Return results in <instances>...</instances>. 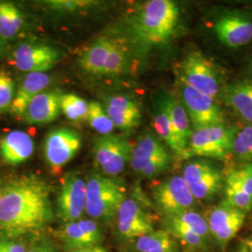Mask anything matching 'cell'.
Segmentation results:
<instances>
[{
  "mask_svg": "<svg viewBox=\"0 0 252 252\" xmlns=\"http://www.w3.org/2000/svg\"><path fill=\"white\" fill-rule=\"evenodd\" d=\"M51 189L35 174L22 175L0 188V233L18 238L36 233L53 221Z\"/></svg>",
  "mask_w": 252,
  "mask_h": 252,
  "instance_id": "obj_1",
  "label": "cell"
},
{
  "mask_svg": "<svg viewBox=\"0 0 252 252\" xmlns=\"http://www.w3.org/2000/svg\"><path fill=\"white\" fill-rule=\"evenodd\" d=\"M180 21V9L171 0H150L135 12L132 29L145 45H161L170 40Z\"/></svg>",
  "mask_w": 252,
  "mask_h": 252,
  "instance_id": "obj_2",
  "label": "cell"
},
{
  "mask_svg": "<svg viewBox=\"0 0 252 252\" xmlns=\"http://www.w3.org/2000/svg\"><path fill=\"white\" fill-rule=\"evenodd\" d=\"M126 198L125 186L114 178L93 173L86 181L85 212L94 220H108L116 216Z\"/></svg>",
  "mask_w": 252,
  "mask_h": 252,
  "instance_id": "obj_3",
  "label": "cell"
},
{
  "mask_svg": "<svg viewBox=\"0 0 252 252\" xmlns=\"http://www.w3.org/2000/svg\"><path fill=\"white\" fill-rule=\"evenodd\" d=\"M181 83L217 99L223 94L225 87L221 74L207 57L193 51L183 59L179 68Z\"/></svg>",
  "mask_w": 252,
  "mask_h": 252,
  "instance_id": "obj_4",
  "label": "cell"
},
{
  "mask_svg": "<svg viewBox=\"0 0 252 252\" xmlns=\"http://www.w3.org/2000/svg\"><path fill=\"white\" fill-rule=\"evenodd\" d=\"M236 132L235 127L225 125L193 130L188 141L189 157L195 155L219 160L225 159L231 152Z\"/></svg>",
  "mask_w": 252,
  "mask_h": 252,
  "instance_id": "obj_5",
  "label": "cell"
},
{
  "mask_svg": "<svg viewBox=\"0 0 252 252\" xmlns=\"http://www.w3.org/2000/svg\"><path fill=\"white\" fill-rule=\"evenodd\" d=\"M132 149L123 135H100L94 144V161L106 176L114 178L126 169L131 160Z\"/></svg>",
  "mask_w": 252,
  "mask_h": 252,
  "instance_id": "obj_6",
  "label": "cell"
},
{
  "mask_svg": "<svg viewBox=\"0 0 252 252\" xmlns=\"http://www.w3.org/2000/svg\"><path fill=\"white\" fill-rule=\"evenodd\" d=\"M181 103L193 129L223 126L224 114L216 99L180 82Z\"/></svg>",
  "mask_w": 252,
  "mask_h": 252,
  "instance_id": "obj_7",
  "label": "cell"
},
{
  "mask_svg": "<svg viewBox=\"0 0 252 252\" xmlns=\"http://www.w3.org/2000/svg\"><path fill=\"white\" fill-rule=\"evenodd\" d=\"M153 199L165 217L193 209L196 204L182 176H174L160 182L153 189Z\"/></svg>",
  "mask_w": 252,
  "mask_h": 252,
  "instance_id": "obj_8",
  "label": "cell"
},
{
  "mask_svg": "<svg viewBox=\"0 0 252 252\" xmlns=\"http://www.w3.org/2000/svg\"><path fill=\"white\" fill-rule=\"evenodd\" d=\"M204 217L210 237L222 250L241 230L246 220V212L222 202L210 208Z\"/></svg>",
  "mask_w": 252,
  "mask_h": 252,
  "instance_id": "obj_9",
  "label": "cell"
},
{
  "mask_svg": "<svg viewBox=\"0 0 252 252\" xmlns=\"http://www.w3.org/2000/svg\"><path fill=\"white\" fill-rule=\"evenodd\" d=\"M119 236L123 240H133L154 231L152 215L141 204L132 197H126L116 213Z\"/></svg>",
  "mask_w": 252,
  "mask_h": 252,
  "instance_id": "obj_10",
  "label": "cell"
},
{
  "mask_svg": "<svg viewBox=\"0 0 252 252\" xmlns=\"http://www.w3.org/2000/svg\"><path fill=\"white\" fill-rule=\"evenodd\" d=\"M183 180L195 200H208L221 189L222 178L220 170L206 161H192L183 169Z\"/></svg>",
  "mask_w": 252,
  "mask_h": 252,
  "instance_id": "obj_11",
  "label": "cell"
},
{
  "mask_svg": "<svg viewBox=\"0 0 252 252\" xmlns=\"http://www.w3.org/2000/svg\"><path fill=\"white\" fill-rule=\"evenodd\" d=\"M81 146V136L74 130L68 128L54 129L46 136V162L53 171H60L76 156Z\"/></svg>",
  "mask_w": 252,
  "mask_h": 252,
  "instance_id": "obj_12",
  "label": "cell"
},
{
  "mask_svg": "<svg viewBox=\"0 0 252 252\" xmlns=\"http://www.w3.org/2000/svg\"><path fill=\"white\" fill-rule=\"evenodd\" d=\"M86 181L77 174H68L57 198V217L64 223L81 220L85 212Z\"/></svg>",
  "mask_w": 252,
  "mask_h": 252,
  "instance_id": "obj_13",
  "label": "cell"
},
{
  "mask_svg": "<svg viewBox=\"0 0 252 252\" xmlns=\"http://www.w3.org/2000/svg\"><path fill=\"white\" fill-rule=\"evenodd\" d=\"M63 54L44 43H24L14 51L13 65L24 72H45L58 63Z\"/></svg>",
  "mask_w": 252,
  "mask_h": 252,
  "instance_id": "obj_14",
  "label": "cell"
},
{
  "mask_svg": "<svg viewBox=\"0 0 252 252\" xmlns=\"http://www.w3.org/2000/svg\"><path fill=\"white\" fill-rule=\"evenodd\" d=\"M214 31L218 39L229 48H238L252 40V21L240 13H227L217 20Z\"/></svg>",
  "mask_w": 252,
  "mask_h": 252,
  "instance_id": "obj_15",
  "label": "cell"
},
{
  "mask_svg": "<svg viewBox=\"0 0 252 252\" xmlns=\"http://www.w3.org/2000/svg\"><path fill=\"white\" fill-rule=\"evenodd\" d=\"M62 94L56 90L42 91L28 103L22 118L29 125H46L58 118Z\"/></svg>",
  "mask_w": 252,
  "mask_h": 252,
  "instance_id": "obj_16",
  "label": "cell"
},
{
  "mask_svg": "<svg viewBox=\"0 0 252 252\" xmlns=\"http://www.w3.org/2000/svg\"><path fill=\"white\" fill-rule=\"evenodd\" d=\"M113 126L122 130H131L139 126L141 111L135 101L126 95L111 96L105 108Z\"/></svg>",
  "mask_w": 252,
  "mask_h": 252,
  "instance_id": "obj_17",
  "label": "cell"
},
{
  "mask_svg": "<svg viewBox=\"0 0 252 252\" xmlns=\"http://www.w3.org/2000/svg\"><path fill=\"white\" fill-rule=\"evenodd\" d=\"M34 142L27 133L14 130L0 139V156L10 165L26 162L34 153Z\"/></svg>",
  "mask_w": 252,
  "mask_h": 252,
  "instance_id": "obj_18",
  "label": "cell"
},
{
  "mask_svg": "<svg viewBox=\"0 0 252 252\" xmlns=\"http://www.w3.org/2000/svg\"><path fill=\"white\" fill-rule=\"evenodd\" d=\"M153 125L159 137L171 148L180 158H189L188 153L182 148L172 126L171 119L166 104V94H162L156 100L153 109Z\"/></svg>",
  "mask_w": 252,
  "mask_h": 252,
  "instance_id": "obj_19",
  "label": "cell"
},
{
  "mask_svg": "<svg viewBox=\"0 0 252 252\" xmlns=\"http://www.w3.org/2000/svg\"><path fill=\"white\" fill-rule=\"evenodd\" d=\"M51 82L52 78L45 72L28 73L17 93H15L9 112L15 116L22 117L28 103L37 94L45 90Z\"/></svg>",
  "mask_w": 252,
  "mask_h": 252,
  "instance_id": "obj_20",
  "label": "cell"
},
{
  "mask_svg": "<svg viewBox=\"0 0 252 252\" xmlns=\"http://www.w3.org/2000/svg\"><path fill=\"white\" fill-rule=\"evenodd\" d=\"M112 45V39L102 36L81 53L79 64L81 69L92 75H103Z\"/></svg>",
  "mask_w": 252,
  "mask_h": 252,
  "instance_id": "obj_21",
  "label": "cell"
},
{
  "mask_svg": "<svg viewBox=\"0 0 252 252\" xmlns=\"http://www.w3.org/2000/svg\"><path fill=\"white\" fill-rule=\"evenodd\" d=\"M223 98L234 111L252 125V82L238 81L226 86Z\"/></svg>",
  "mask_w": 252,
  "mask_h": 252,
  "instance_id": "obj_22",
  "label": "cell"
},
{
  "mask_svg": "<svg viewBox=\"0 0 252 252\" xmlns=\"http://www.w3.org/2000/svg\"><path fill=\"white\" fill-rule=\"evenodd\" d=\"M169 155V153L162 145L160 139L154 135L147 134L140 138L135 148L132 149L131 166L132 169L138 174L146 164L162 156Z\"/></svg>",
  "mask_w": 252,
  "mask_h": 252,
  "instance_id": "obj_23",
  "label": "cell"
},
{
  "mask_svg": "<svg viewBox=\"0 0 252 252\" xmlns=\"http://www.w3.org/2000/svg\"><path fill=\"white\" fill-rule=\"evenodd\" d=\"M135 240L137 252H180L178 241L166 230H154Z\"/></svg>",
  "mask_w": 252,
  "mask_h": 252,
  "instance_id": "obj_24",
  "label": "cell"
},
{
  "mask_svg": "<svg viewBox=\"0 0 252 252\" xmlns=\"http://www.w3.org/2000/svg\"><path fill=\"white\" fill-rule=\"evenodd\" d=\"M166 104L175 133L178 136L182 148L189 154L188 141L192 131L190 129V123L187 112L180 101L167 94Z\"/></svg>",
  "mask_w": 252,
  "mask_h": 252,
  "instance_id": "obj_25",
  "label": "cell"
},
{
  "mask_svg": "<svg viewBox=\"0 0 252 252\" xmlns=\"http://www.w3.org/2000/svg\"><path fill=\"white\" fill-rule=\"evenodd\" d=\"M164 225L166 231L169 232L176 240H179L187 249L199 252H207L208 241L195 234L188 227L182 225L170 217H165Z\"/></svg>",
  "mask_w": 252,
  "mask_h": 252,
  "instance_id": "obj_26",
  "label": "cell"
},
{
  "mask_svg": "<svg viewBox=\"0 0 252 252\" xmlns=\"http://www.w3.org/2000/svg\"><path fill=\"white\" fill-rule=\"evenodd\" d=\"M57 236L63 244V248L68 252L96 246L88 236V234L83 231L78 220L64 223L58 230Z\"/></svg>",
  "mask_w": 252,
  "mask_h": 252,
  "instance_id": "obj_27",
  "label": "cell"
},
{
  "mask_svg": "<svg viewBox=\"0 0 252 252\" xmlns=\"http://www.w3.org/2000/svg\"><path fill=\"white\" fill-rule=\"evenodd\" d=\"M24 20L18 8L7 1H0V36L11 39L18 34Z\"/></svg>",
  "mask_w": 252,
  "mask_h": 252,
  "instance_id": "obj_28",
  "label": "cell"
},
{
  "mask_svg": "<svg viewBox=\"0 0 252 252\" xmlns=\"http://www.w3.org/2000/svg\"><path fill=\"white\" fill-rule=\"evenodd\" d=\"M231 207L242 210L244 212L252 207V196L241 187L234 179L231 172L227 175L225 181V200L223 201Z\"/></svg>",
  "mask_w": 252,
  "mask_h": 252,
  "instance_id": "obj_29",
  "label": "cell"
},
{
  "mask_svg": "<svg viewBox=\"0 0 252 252\" xmlns=\"http://www.w3.org/2000/svg\"><path fill=\"white\" fill-rule=\"evenodd\" d=\"M60 108L63 115L70 121L87 120L89 104L76 94H62L60 100Z\"/></svg>",
  "mask_w": 252,
  "mask_h": 252,
  "instance_id": "obj_30",
  "label": "cell"
},
{
  "mask_svg": "<svg viewBox=\"0 0 252 252\" xmlns=\"http://www.w3.org/2000/svg\"><path fill=\"white\" fill-rule=\"evenodd\" d=\"M127 63V49L122 41L113 40L103 76L114 77L124 72Z\"/></svg>",
  "mask_w": 252,
  "mask_h": 252,
  "instance_id": "obj_31",
  "label": "cell"
},
{
  "mask_svg": "<svg viewBox=\"0 0 252 252\" xmlns=\"http://www.w3.org/2000/svg\"><path fill=\"white\" fill-rule=\"evenodd\" d=\"M168 217L174 219L182 225L188 227L191 231H193L195 234H198L207 241L209 240L210 234H209L208 225L205 217L201 215L198 212L194 211L193 209L186 210L177 215Z\"/></svg>",
  "mask_w": 252,
  "mask_h": 252,
  "instance_id": "obj_32",
  "label": "cell"
},
{
  "mask_svg": "<svg viewBox=\"0 0 252 252\" xmlns=\"http://www.w3.org/2000/svg\"><path fill=\"white\" fill-rule=\"evenodd\" d=\"M87 120L93 129L100 135H110L114 126L108 116L105 108L98 102L93 101L89 104Z\"/></svg>",
  "mask_w": 252,
  "mask_h": 252,
  "instance_id": "obj_33",
  "label": "cell"
},
{
  "mask_svg": "<svg viewBox=\"0 0 252 252\" xmlns=\"http://www.w3.org/2000/svg\"><path fill=\"white\" fill-rule=\"evenodd\" d=\"M231 152L243 161L252 160V125L236 132L233 139Z\"/></svg>",
  "mask_w": 252,
  "mask_h": 252,
  "instance_id": "obj_34",
  "label": "cell"
},
{
  "mask_svg": "<svg viewBox=\"0 0 252 252\" xmlns=\"http://www.w3.org/2000/svg\"><path fill=\"white\" fill-rule=\"evenodd\" d=\"M15 96V84L6 70L0 69V112L9 110Z\"/></svg>",
  "mask_w": 252,
  "mask_h": 252,
  "instance_id": "obj_35",
  "label": "cell"
},
{
  "mask_svg": "<svg viewBox=\"0 0 252 252\" xmlns=\"http://www.w3.org/2000/svg\"><path fill=\"white\" fill-rule=\"evenodd\" d=\"M170 162H171L170 154L157 158L152 162H149L148 164H146L143 169L138 173V175L148 179L158 176L169 168Z\"/></svg>",
  "mask_w": 252,
  "mask_h": 252,
  "instance_id": "obj_36",
  "label": "cell"
},
{
  "mask_svg": "<svg viewBox=\"0 0 252 252\" xmlns=\"http://www.w3.org/2000/svg\"><path fill=\"white\" fill-rule=\"evenodd\" d=\"M79 224L83 231L88 234V236L93 240V242L96 246L100 245V243L104 239V234L101 230L99 224L93 219H81L78 220Z\"/></svg>",
  "mask_w": 252,
  "mask_h": 252,
  "instance_id": "obj_37",
  "label": "cell"
},
{
  "mask_svg": "<svg viewBox=\"0 0 252 252\" xmlns=\"http://www.w3.org/2000/svg\"><path fill=\"white\" fill-rule=\"evenodd\" d=\"M231 174L245 191L252 196V162L240 169L231 171Z\"/></svg>",
  "mask_w": 252,
  "mask_h": 252,
  "instance_id": "obj_38",
  "label": "cell"
},
{
  "mask_svg": "<svg viewBox=\"0 0 252 252\" xmlns=\"http://www.w3.org/2000/svg\"><path fill=\"white\" fill-rule=\"evenodd\" d=\"M94 4L93 1H49L48 5L58 11H74Z\"/></svg>",
  "mask_w": 252,
  "mask_h": 252,
  "instance_id": "obj_39",
  "label": "cell"
},
{
  "mask_svg": "<svg viewBox=\"0 0 252 252\" xmlns=\"http://www.w3.org/2000/svg\"><path fill=\"white\" fill-rule=\"evenodd\" d=\"M0 248L3 252H27L26 245L19 241L17 238L0 237Z\"/></svg>",
  "mask_w": 252,
  "mask_h": 252,
  "instance_id": "obj_40",
  "label": "cell"
},
{
  "mask_svg": "<svg viewBox=\"0 0 252 252\" xmlns=\"http://www.w3.org/2000/svg\"><path fill=\"white\" fill-rule=\"evenodd\" d=\"M27 252H58L54 244L49 241H39L28 249Z\"/></svg>",
  "mask_w": 252,
  "mask_h": 252,
  "instance_id": "obj_41",
  "label": "cell"
},
{
  "mask_svg": "<svg viewBox=\"0 0 252 252\" xmlns=\"http://www.w3.org/2000/svg\"><path fill=\"white\" fill-rule=\"evenodd\" d=\"M108 252V251L104 247L99 245V246H94V247H91V248H86V249L72 251V252Z\"/></svg>",
  "mask_w": 252,
  "mask_h": 252,
  "instance_id": "obj_42",
  "label": "cell"
},
{
  "mask_svg": "<svg viewBox=\"0 0 252 252\" xmlns=\"http://www.w3.org/2000/svg\"><path fill=\"white\" fill-rule=\"evenodd\" d=\"M234 252H249V251H248V248L246 247V245L242 243Z\"/></svg>",
  "mask_w": 252,
  "mask_h": 252,
  "instance_id": "obj_43",
  "label": "cell"
},
{
  "mask_svg": "<svg viewBox=\"0 0 252 252\" xmlns=\"http://www.w3.org/2000/svg\"><path fill=\"white\" fill-rule=\"evenodd\" d=\"M244 244L247 246V248H252V237H250L244 241Z\"/></svg>",
  "mask_w": 252,
  "mask_h": 252,
  "instance_id": "obj_44",
  "label": "cell"
},
{
  "mask_svg": "<svg viewBox=\"0 0 252 252\" xmlns=\"http://www.w3.org/2000/svg\"><path fill=\"white\" fill-rule=\"evenodd\" d=\"M2 38H1V36H0V57L2 56V54H3V49H4V47H3V42H2Z\"/></svg>",
  "mask_w": 252,
  "mask_h": 252,
  "instance_id": "obj_45",
  "label": "cell"
},
{
  "mask_svg": "<svg viewBox=\"0 0 252 252\" xmlns=\"http://www.w3.org/2000/svg\"><path fill=\"white\" fill-rule=\"evenodd\" d=\"M250 76H251V79H252V62L251 63V65H250Z\"/></svg>",
  "mask_w": 252,
  "mask_h": 252,
  "instance_id": "obj_46",
  "label": "cell"
},
{
  "mask_svg": "<svg viewBox=\"0 0 252 252\" xmlns=\"http://www.w3.org/2000/svg\"><path fill=\"white\" fill-rule=\"evenodd\" d=\"M247 247V246H246ZM248 251L249 252H252V248H248Z\"/></svg>",
  "mask_w": 252,
  "mask_h": 252,
  "instance_id": "obj_47",
  "label": "cell"
},
{
  "mask_svg": "<svg viewBox=\"0 0 252 252\" xmlns=\"http://www.w3.org/2000/svg\"><path fill=\"white\" fill-rule=\"evenodd\" d=\"M0 252H2V250H1V248H0Z\"/></svg>",
  "mask_w": 252,
  "mask_h": 252,
  "instance_id": "obj_48",
  "label": "cell"
}]
</instances>
